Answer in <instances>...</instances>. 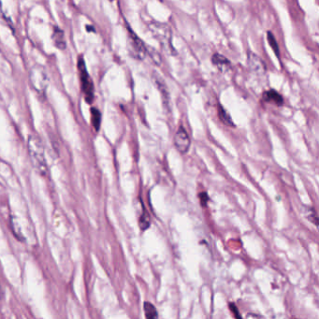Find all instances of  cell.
<instances>
[{
	"label": "cell",
	"instance_id": "obj_1",
	"mask_svg": "<svg viewBox=\"0 0 319 319\" xmlns=\"http://www.w3.org/2000/svg\"><path fill=\"white\" fill-rule=\"evenodd\" d=\"M27 148L33 167L40 175H46L48 173V166L45 157L43 144H41L40 140L35 136H30L28 139Z\"/></svg>",
	"mask_w": 319,
	"mask_h": 319
},
{
	"label": "cell",
	"instance_id": "obj_2",
	"mask_svg": "<svg viewBox=\"0 0 319 319\" xmlns=\"http://www.w3.org/2000/svg\"><path fill=\"white\" fill-rule=\"evenodd\" d=\"M149 28L153 36L161 44L164 51L167 52L168 55H175V49L172 45L171 31L169 26L161 23H152L149 25Z\"/></svg>",
	"mask_w": 319,
	"mask_h": 319
},
{
	"label": "cell",
	"instance_id": "obj_3",
	"mask_svg": "<svg viewBox=\"0 0 319 319\" xmlns=\"http://www.w3.org/2000/svg\"><path fill=\"white\" fill-rule=\"evenodd\" d=\"M78 69L80 73L82 94L84 95V98L87 101V103H92L94 100V84H93L91 77L89 76L85 63L82 58H80L78 62Z\"/></svg>",
	"mask_w": 319,
	"mask_h": 319
},
{
	"label": "cell",
	"instance_id": "obj_4",
	"mask_svg": "<svg viewBox=\"0 0 319 319\" xmlns=\"http://www.w3.org/2000/svg\"><path fill=\"white\" fill-rule=\"evenodd\" d=\"M29 80H30L32 87L34 88L38 93H44L49 83V79H48L46 70L43 67L39 65H36L30 69Z\"/></svg>",
	"mask_w": 319,
	"mask_h": 319
},
{
	"label": "cell",
	"instance_id": "obj_5",
	"mask_svg": "<svg viewBox=\"0 0 319 319\" xmlns=\"http://www.w3.org/2000/svg\"><path fill=\"white\" fill-rule=\"evenodd\" d=\"M127 48H128L130 56L137 60H143L147 55V47L144 45V41L129 28H128Z\"/></svg>",
	"mask_w": 319,
	"mask_h": 319
},
{
	"label": "cell",
	"instance_id": "obj_6",
	"mask_svg": "<svg viewBox=\"0 0 319 319\" xmlns=\"http://www.w3.org/2000/svg\"><path fill=\"white\" fill-rule=\"evenodd\" d=\"M174 144H175L176 149L181 154H187L188 151L189 150L191 141L188 136V132L183 126H180L176 132Z\"/></svg>",
	"mask_w": 319,
	"mask_h": 319
},
{
	"label": "cell",
	"instance_id": "obj_7",
	"mask_svg": "<svg viewBox=\"0 0 319 319\" xmlns=\"http://www.w3.org/2000/svg\"><path fill=\"white\" fill-rule=\"evenodd\" d=\"M248 65L251 70L257 75H264L266 73L265 64L254 53H249L248 55Z\"/></svg>",
	"mask_w": 319,
	"mask_h": 319
},
{
	"label": "cell",
	"instance_id": "obj_8",
	"mask_svg": "<svg viewBox=\"0 0 319 319\" xmlns=\"http://www.w3.org/2000/svg\"><path fill=\"white\" fill-rule=\"evenodd\" d=\"M263 100L267 101V102H274L277 106H282L284 103L283 97L274 89H270L269 91L264 92L263 93Z\"/></svg>",
	"mask_w": 319,
	"mask_h": 319
},
{
	"label": "cell",
	"instance_id": "obj_9",
	"mask_svg": "<svg viewBox=\"0 0 319 319\" xmlns=\"http://www.w3.org/2000/svg\"><path fill=\"white\" fill-rule=\"evenodd\" d=\"M53 41L58 49L64 50L66 48V39L61 29L55 27V30L53 32Z\"/></svg>",
	"mask_w": 319,
	"mask_h": 319
},
{
	"label": "cell",
	"instance_id": "obj_10",
	"mask_svg": "<svg viewBox=\"0 0 319 319\" xmlns=\"http://www.w3.org/2000/svg\"><path fill=\"white\" fill-rule=\"evenodd\" d=\"M152 79L154 81V83L157 85V87L158 88V90L162 93L163 98L166 100L168 97H169V93L167 92V86L165 84V81H163L162 78L160 77V75L154 71L153 72V76H152Z\"/></svg>",
	"mask_w": 319,
	"mask_h": 319
},
{
	"label": "cell",
	"instance_id": "obj_11",
	"mask_svg": "<svg viewBox=\"0 0 319 319\" xmlns=\"http://www.w3.org/2000/svg\"><path fill=\"white\" fill-rule=\"evenodd\" d=\"M212 62L214 66H216L219 69H224L231 65L230 60H227L225 57L221 56L219 54L213 55V57H212Z\"/></svg>",
	"mask_w": 319,
	"mask_h": 319
},
{
	"label": "cell",
	"instance_id": "obj_12",
	"mask_svg": "<svg viewBox=\"0 0 319 319\" xmlns=\"http://www.w3.org/2000/svg\"><path fill=\"white\" fill-rule=\"evenodd\" d=\"M144 313L147 318H157L158 313H157V308L154 306L151 302L145 301L144 305Z\"/></svg>",
	"mask_w": 319,
	"mask_h": 319
},
{
	"label": "cell",
	"instance_id": "obj_13",
	"mask_svg": "<svg viewBox=\"0 0 319 319\" xmlns=\"http://www.w3.org/2000/svg\"><path fill=\"white\" fill-rule=\"evenodd\" d=\"M91 122L94 126L95 129L99 131L100 128V123H101V113L100 111L96 108L91 109Z\"/></svg>",
	"mask_w": 319,
	"mask_h": 319
},
{
	"label": "cell",
	"instance_id": "obj_14",
	"mask_svg": "<svg viewBox=\"0 0 319 319\" xmlns=\"http://www.w3.org/2000/svg\"><path fill=\"white\" fill-rule=\"evenodd\" d=\"M218 115H219L220 120L223 124L229 125V126H234L231 115L226 113V111L221 105L218 107Z\"/></svg>",
	"mask_w": 319,
	"mask_h": 319
},
{
	"label": "cell",
	"instance_id": "obj_15",
	"mask_svg": "<svg viewBox=\"0 0 319 319\" xmlns=\"http://www.w3.org/2000/svg\"><path fill=\"white\" fill-rule=\"evenodd\" d=\"M139 225L142 229V231H145L149 227L150 225V220H149V215L148 213H146L145 209L144 208V213L141 215L140 219H139Z\"/></svg>",
	"mask_w": 319,
	"mask_h": 319
},
{
	"label": "cell",
	"instance_id": "obj_16",
	"mask_svg": "<svg viewBox=\"0 0 319 319\" xmlns=\"http://www.w3.org/2000/svg\"><path fill=\"white\" fill-rule=\"evenodd\" d=\"M268 41H269V45H270V47H271V49H272L274 52H275L276 57H279L280 52H279L278 43H277L276 38H275V36L272 35V33H271V32H268Z\"/></svg>",
	"mask_w": 319,
	"mask_h": 319
},
{
	"label": "cell",
	"instance_id": "obj_17",
	"mask_svg": "<svg viewBox=\"0 0 319 319\" xmlns=\"http://www.w3.org/2000/svg\"><path fill=\"white\" fill-rule=\"evenodd\" d=\"M305 214H306V217L308 219H309V221H311L312 223H313L314 225L317 226V224H318V218H317L316 213H315V211L313 210V208H308Z\"/></svg>",
	"mask_w": 319,
	"mask_h": 319
},
{
	"label": "cell",
	"instance_id": "obj_18",
	"mask_svg": "<svg viewBox=\"0 0 319 319\" xmlns=\"http://www.w3.org/2000/svg\"><path fill=\"white\" fill-rule=\"evenodd\" d=\"M147 54H149V55H150V57H152V59H153L154 63H156L157 65H160L161 58H160V56H159V54L157 53V51L154 50V49H152V48H149V47H147Z\"/></svg>",
	"mask_w": 319,
	"mask_h": 319
},
{
	"label": "cell",
	"instance_id": "obj_19",
	"mask_svg": "<svg viewBox=\"0 0 319 319\" xmlns=\"http://www.w3.org/2000/svg\"><path fill=\"white\" fill-rule=\"evenodd\" d=\"M199 198L200 200V204L203 208H205L208 204V201H209V196L207 194L206 192H202L199 195Z\"/></svg>",
	"mask_w": 319,
	"mask_h": 319
},
{
	"label": "cell",
	"instance_id": "obj_20",
	"mask_svg": "<svg viewBox=\"0 0 319 319\" xmlns=\"http://www.w3.org/2000/svg\"><path fill=\"white\" fill-rule=\"evenodd\" d=\"M229 308L231 309V311H232L233 314L235 315V317H238V318H241L242 317V315L239 313V310L237 306L234 304V303H229Z\"/></svg>",
	"mask_w": 319,
	"mask_h": 319
}]
</instances>
